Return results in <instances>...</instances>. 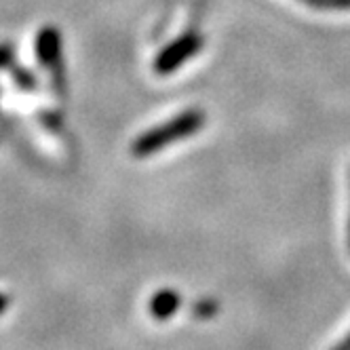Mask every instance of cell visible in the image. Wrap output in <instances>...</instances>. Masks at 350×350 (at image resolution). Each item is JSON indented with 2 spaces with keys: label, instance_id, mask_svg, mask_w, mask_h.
Returning a JSON list of instances; mask_svg holds the SVG:
<instances>
[{
  "label": "cell",
  "instance_id": "6da1fadb",
  "mask_svg": "<svg viewBox=\"0 0 350 350\" xmlns=\"http://www.w3.org/2000/svg\"><path fill=\"white\" fill-rule=\"evenodd\" d=\"M205 120H207L205 112H201L198 108L184 110L182 114L173 116L171 120L159 124V127L148 129L146 133L135 137V142L131 144V154L137 159H144L154 152H161L163 148L171 146L173 142H180L184 137L198 133L203 129Z\"/></svg>",
  "mask_w": 350,
  "mask_h": 350
},
{
  "label": "cell",
  "instance_id": "7a4b0ae2",
  "mask_svg": "<svg viewBox=\"0 0 350 350\" xmlns=\"http://www.w3.org/2000/svg\"><path fill=\"white\" fill-rule=\"evenodd\" d=\"M205 40L196 30H188L182 36H178L173 42H169L163 51L154 59V72L159 77H167V74L180 70L188 59H192L198 51L203 49Z\"/></svg>",
  "mask_w": 350,
  "mask_h": 350
},
{
  "label": "cell",
  "instance_id": "3957f363",
  "mask_svg": "<svg viewBox=\"0 0 350 350\" xmlns=\"http://www.w3.org/2000/svg\"><path fill=\"white\" fill-rule=\"evenodd\" d=\"M36 55L44 68L53 72V77L62 81V36L57 28L46 26L36 34Z\"/></svg>",
  "mask_w": 350,
  "mask_h": 350
},
{
  "label": "cell",
  "instance_id": "277c9868",
  "mask_svg": "<svg viewBox=\"0 0 350 350\" xmlns=\"http://www.w3.org/2000/svg\"><path fill=\"white\" fill-rule=\"evenodd\" d=\"M182 304V297L180 293L175 289H161L152 295V299H150V314H152V319L157 321H167L169 317H173L175 312H178Z\"/></svg>",
  "mask_w": 350,
  "mask_h": 350
},
{
  "label": "cell",
  "instance_id": "5b68a950",
  "mask_svg": "<svg viewBox=\"0 0 350 350\" xmlns=\"http://www.w3.org/2000/svg\"><path fill=\"white\" fill-rule=\"evenodd\" d=\"M217 312V304L213 302V299H198V302L194 304V314L198 319H209Z\"/></svg>",
  "mask_w": 350,
  "mask_h": 350
},
{
  "label": "cell",
  "instance_id": "8992f818",
  "mask_svg": "<svg viewBox=\"0 0 350 350\" xmlns=\"http://www.w3.org/2000/svg\"><path fill=\"white\" fill-rule=\"evenodd\" d=\"M327 11H350V0H325V7Z\"/></svg>",
  "mask_w": 350,
  "mask_h": 350
},
{
  "label": "cell",
  "instance_id": "52a82bcc",
  "mask_svg": "<svg viewBox=\"0 0 350 350\" xmlns=\"http://www.w3.org/2000/svg\"><path fill=\"white\" fill-rule=\"evenodd\" d=\"M11 49L9 46H0V68H5L11 64Z\"/></svg>",
  "mask_w": 350,
  "mask_h": 350
},
{
  "label": "cell",
  "instance_id": "ba28073f",
  "mask_svg": "<svg viewBox=\"0 0 350 350\" xmlns=\"http://www.w3.org/2000/svg\"><path fill=\"white\" fill-rule=\"evenodd\" d=\"M299 3L310 5V7H314V9H323V7H325V0H299Z\"/></svg>",
  "mask_w": 350,
  "mask_h": 350
},
{
  "label": "cell",
  "instance_id": "9c48e42d",
  "mask_svg": "<svg viewBox=\"0 0 350 350\" xmlns=\"http://www.w3.org/2000/svg\"><path fill=\"white\" fill-rule=\"evenodd\" d=\"M334 350H350V336H348V338H346L344 342H340V344H338V346H336Z\"/></svg>",
  "mask_w": 350,
  "mask_h": 350
},
{
  "label": "cell",
  "instance_id": "30bf717a",
  "mask_svg": "<svg viewBox=\"0 0 350 350\" xmlns=\"http://www.w3.org/2000/svg\"><path fill=\"white\" fill-rule=\"evenodd\" d=\"M7 304H9V299H7V297H5L3 293H0V314H3V312H5Z\"/></svg>",
  "mask_w": 350,
  "mask_h": 350
},
{
  "label": "cell",
  "instance_id": "8fae6325",
  "mask_svg": "<svg viewBox=\"0 0 350 350\" xmlns=\"http://www.w3.org/2000/svg\"><path fill=\"white\" fill-rule=\"evenodd\" d=\"M348 241H350V232H348Z\"/></svg>",
  "mask_w": 350,
  "mask_h": 350
}]
</instances>
